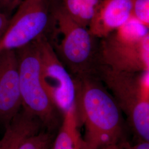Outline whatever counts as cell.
I'll list each match as a JSON object with an SVG mask.
<instances>
[{
  "mask_svg": "<svg viewBox=\"0 0 149 149\" xmlns=\"http://www.w3.org/2000/svg\"><path fill=\"white\" fill-rule=\"evenodd\" d=\"M96 74L111 91L139 137L149 140V71L129 73L98 65Z\"/></svg>",
  "mask_w": 149,
  "mask_h": 149,
  "instance_id": "cell-3",
  "label": "cell"
},
{
  "mask_svg": "<svg viewBox=\"0 0 149 149\" xmlns=\"http://www.w3.org/2000/svg\"><path fill=\"white\" fill-rule=\"evenodd\" d=\"M23 0H3L0 5V11L9 15L20 5Z\"/></svg>",
  "mask_w": 149,
  "mask_h": 149,
  "instance_id": "cell-15",
  "label": "cell"
},
{
  "mask_svg": "<svg viewBox=\"0 0 149 149\" xmlns=\"http://www.w3.org/2000/svg\"><path fill=\"white\" fill-rule=\"evenodd\" d=\"M52 135L48 132H40L27 139L18 149H48Z\"/></svg>",
  "mask_w": 149,
  "mask_h": 149,
  "instance_id": "cell-13",
  "label": "cell"
},
{
  "mask_svg": "<svg viewBox=\"0 0 149 149\" xmlns=\"http://www.w3.org/2000/svg\"><path fill=\"white\" fill-rule=\"evenodd\" d=\"M101 149H120L119 144H113L105 146Z\"/></svg>",
  "mask_w": 149,
  "mask_h": 149,
  "instance_id": "cell-18",
  "label": "cell"
},
{
  "mask_svg": "<svg viewBox=\"0 0 149 149\" xmlns=\"http://www.w3.org/2000/svg\"><path fill=\"white\" fill-rule=\"evenodd\" d=\"M22 108L15 50L0 51V124L6 126Z\"/></svg>",
  "mask_w": 149,
  "mask_h": 149,
  "instance_id": "cell-8",
  "label": "cell"
},
{
  "mask_svg": "<svg viewBox=\"0 0 149 149\" xmlns=\"http://www.w3.org/2000/svg\"><path fill=\"white\" fill-rule=\"evenodd\" d=\"M133 0H101L88 27L96 38H104L132 17Z\"/></svg>",
  "mask_w": 149,
  "mask_h": 149,
  "instance_id": "cell-9",
  "label": "cell"
},
{
  "mask_svg": "<svg viewBox=\"0 0 149 149\" xmlns=\"http://www.w3.org/2000/svg\"><path fill=\"white\" fill-rule=\"evenodd\" d=\"M132 17L149 28V0H133Z\"/></svg>",
  "mask_w": 149,
  "mask_h": 149,
  "instance_id": "cell-14",
  "label": "cell"
},
{
  "mask_svg": "<svg viewBox=\"0 0 149 149\" xmlns=\"http://www.w3.org/2000/svg\"><path fill=\"white\" fill-rule=\"evenodd\" d=\"M149 28L132 17L102 38L98 50L99 65L129 73L149 71Z\"/></svg>",
  "mask_w": 149,
  "mask_h": 149,
  "instance_id": "cell-2",
  "label": "cell"
},
{
  "mask_svg": "<svg viewBox=\"0 0 149 149\" xmlns=\"http://www.w3.org/2000/svg\"><path fill=\"white\" fill-rule=\"evenodd\" d=\"M120 149H149V141H142L139 144H137L134 146H130L128 144H119Z\"/></svg>",
  "mask_w": 149,
  "mask_h": 149,
  "instance_id": "cell-17",
  "label": "cell"
},
{
  "mask_svg": "<svg viewBox=\"0 0 149 149\" xmlns=\"http://www.w3.org/2000/svg\"><path fill=\"white\" fill-rule=\"evenodd\" d=\"M76 107L63 114V120L52 149H85L79 130Z\"/></svg>",
  "mask_w": 149,
  "mask_h": 149,
  "instance_id": "cell-11",
  "label": "cell"
},
{
  "mask_svg": "<svg viewBox=\"0 0 149 149\" xmlns=\"http://www.w3.org/2000/svg\"><path fill=\"white\" fill-rule=\"evenodd\" d=\"M50 11L55 26L52 34L62 37L59 43H51L59 59L74 77L95 75L98 66L96 38L88 28L72 19L61 6Z\"/></svg>",
  "mask_w": 149,
  "mask_h": 149,
  "instance_id": "cell-4",
  "label": "cell"
},
{
  "mask_svg": "<svg viewBox=\"0 0 149 149\" xmlns=\"http://www.w3.org/2000/svg\"><path fill=\"white\" fill-rule=\"evenodd\" d=\"M76 110L83 123L85 149H101L119 144L122 134L121 110L95 75L74 77Z\"/></svg>",
  "mask_w": 149,
  "mask_h": 149,
  "instance_id": "cell-1",
  "label": "cell"
},
{
  "mask_svg": "<svg viewBox=\"0 0 149 149\" xmlns=\"http://www.w3.org/2000/svg\"><path fill=\"white\" fill-rule=\"evenodd\" d=\"M101 0H63L64 11L79 24L88 28Z\"/></svg>",
  "mask_w": 149,
  "mask_h": 149,
  "instance_id": "cell-12",
  "label": "cell"
},
{
  "mask_svg": "<svg viewBox=\"0 0 149 149\" xmlns=\"http://www.w3.org/2000/svg\"><path fill=\"white\" fill-rule=\"evenodd\" d=\"M2 1H3V0H0V5H1V3H2Z\"/></svg>",
  "mask_w": 149,
  "mask_h": 149,
  "instance_id": "cell-19",
  "label": "cell"
},
{
  "mask_svg": "<svg viewBox=\"0 0 149 149\" xmlns=\"http://www.w3.org/2000/svg\"><path fill=\"white\" fill-rule=\"evenodd\" d=\"M41 62L43 86L54 105L63 114L76 107L74 77L59 59L48 37L35 40Z\"/></svg>",
  "mask_w": 149,
  "mask_h": 149,
  "instance_id": "cell-7",
  "label": "cell"
},
{
  "mask_svg": "<svg viewBox=\"0 0 149 149\" xmlns=\"http://www.w3.org/2000/svg\"><path fill=\"white\" fill-rule=\"evenodd\" d=\"M10 17L7 14L0 11V39L3 35L9 23Z\"/></svg>",
  "mask_w": 149,
  "mask_h": 149,
  "instance_id": "cell-16",
  "label": "cell"
},
{
  "mask_svg": "<svg viewBox=\"0 0 149 149\" xmlns=\"http://www.w3.org/2000/svg\"><path fill=\"white\" fill-rule=\"evenodd\" d=\"M41 124L37 118L23 108L6 125L0 149H18L27 139L38 133Z\"/></svg>",
  "mask_w": 149,
  "mask_h": 149,
  "instance_id": "cell-10",
  "label": "cell"
},
{
  "mask_svg": "<svg viewBox=\"0 0 149 149\" xmlns=\"http://www.w3.org/2000/svg\"><path fill=\"white\" fill-rule=\"evenodd\" d=\"M19 68L22 108L40 120L49 130L58 124V110L43 86L41 62L35 41L15 50Z\"/></svg>",
  "mask_w": 149,
  "mask_h": 149,
  "instance_id": "cell-5",
  "label": "cell"
},
{
  "mask_svg": "<svg viewBox=\"0 0 149 149\" xmlns=\"http://www.w3.org/2000/svg\"><path fill=\"white\" fill-rule=\"evenodd\" d=\"M0 39V51L16 50L48 36L52 26L48 0H23Z\"/></svg>",
  "mask_w": 149,
  "mask_h": 149,
  "instance_id": "cell-6",
  "label": "cell"
}]
</instances>
